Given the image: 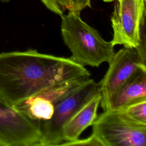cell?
Listing matches in <instances>:
<instances>
[{"mask_svg":"<svg viewBox=\"0 0 146 146\" xmlns=\"http://www.w3.org/2000/svg\"><path fill=\"white\" fill-rule=\"evenodd\" d=\"M90 76H81L58 83L14 107L34 120H47L51 117L56 107L87 82Z\"/></svg>","mask_w":146,"mask_h":146,"instance_id":"obj_7","label":"cell"},{"mask_svg":"<svg viewBox=\"0 0 146 146\" xmlns=\"http://www.w3.org/2000/svg\"><path fill=\"white\" fill-rule=\"evenodd\" d=\"M39 121L0 99V146L40 145Z\"/></svg>","mask_w":146,"mask_h":146,"instance_id":"obj_6","label":"cell"},{"mask_svg":"<svg viewBox=\"0 0 146 146\" xmlns=\"http://www.w3.org/2000/svg\"><path fill=\"white\" fill-rule=\"evenodd\" d=\"M146 98V69L136 71L107 102L102 109L118 110L136 100Z\"/></svg>","mask_w":146,"mask_h":146,"instance_id":"obj_9","label":"cell"},{"mask_svg":"<svg viewBox=\"0 0 146 146\" xmlns=\"http://www.w3.org/2000/svg\"><path fill=\"white\" fill-rule=\"evenodd\" d=\"M103 1L106 2H112L114 0H103Z\"/></svg>","mask_w":146,"mask_h":146,"instance_id":"obj_14","label":"cell"},{"mask_svg":"<svg viewBox=\"0 0 146 146\" xmlns=\"http://www.w3.org/2000/svg\"><path fill=\"white\" fill-rule=\"evenodd\" d=\"M108 63L106 74L98 83L101 107L136 71L146 69L145 63L142 61L137 50L125 47L115 53Z\"/></svg>","mask_w":146,"mask_h":146,"instance_id":"obj_8","label":"cell"},{"mask_svg":"<svg viewBox=\"0 0 146 146\" xmlns=\"http://www.w3.org/2000/svg\"><path fill=\"white\" fill-rule=\"evenodd\" d=\"M2 1H7V0H2Z\"/></svg>","mask_w":146,"mask_h":146,"instance_id":"obj_15","label":"cell"},{"mask_svg":"<svg viewBox=\"0 0 146 146\" xmlns=\"http://www.w3.org/2000/svg\"><path fill=\"white\" fill-rule=\"evenodd\" d=\"M111 21L112 44L136 48L140 27L145 24L146 0H116Z\"/></svg>","mask_w":146,"mask_h":146,"instance_id":"obj_5","label":"cell"},{"mask_svg":"<svg viewBox=\"0 0 146 146\" xmlns=\"http://www.w3.org/2000/svg\"><path fill=\"white\" fill-rule=\"evenodd\" d=\"M90 76L70 59L36 50L0 53V99L14 106L58 83Z\"/></svg>","mask_w":146,"mask_h":146,"instance_id":"obj_1","label":"cell"},{"mask_svg":"<svg viewBox=\"0 0 146 146\" xmlns=\"http://www.w3.org/2000/svg\"><path fill=\"white\" fill-rule=\"evenodd\" d=\"M60 17L61 34L71 52V60L84 67H98L110 62L115 53L111 41L105 40L96 29L81 19L80 13L68 12Z\"/></svg>","mask_w":146,"mask_h":146,"instance_id":"obj_2","label":"cell"},{"mask_svg":"<svg viewBox=\"0 0 146 146\" xmlns=\"http://www.w3.org/2000/svg\"><path fill=\"white\" fill-rule=\"evenodd\" d=\"M61 145H99L102 146L101 143L98 140L96 136L92 135L84 139H76L74 141L64 143Z\"/></svg>","mask_w":146,"mask_h":146,"instance_id":"obj_13","label":"cell"},{"mask_svg":"<svg viewBox=\"0 0 146 146\" xmlns=\"http://www.w3.org/2000/svg\"><path fill=\"white\" fill-rule=\"evenodd\" d=\"M145 107L146 98L133 101L118 110H121L132 119L146 124Z\"/></svg>","mask_w":146,"mask_h":146,"instance_id":"obj_12","label":"cell"},{"mask_svg":"<svg viewBox=\"0 0 146 146\" xmlns=\"http://www.w3.org/2000/svg\"><path fill=\"white\" fill-rule=\"evenodd\" d=\"M100 99L101 96L99 91L86 102L64 124L62 131L63 143L74 141L79 139V136L84 130L92 125L98 116L97 111L100 104Z\"/></svg>","mask_w":146,"mask_h":146,"instance_id":"obj_10","label":"cell"},{"mask_svg":"<svg viewBox=\"0 0 146 146\" xmlns=\"http://www.w3.org/2000/svg\"><path fill=\"white\" fill-rule=\"evenodd\" d=\"M99 91L98 83L89 79L56 107L50 119L39 121L42 135L40 146L61 145L63 143L62 131L64 124Z\"/></svg>","mask_w":146,"mask_h":146,"instance_id":"obj_4","label":"cell"},{"mask_svg":"<svg viewBox=\"0 0 146 146\" xmlns=\"http://www.w3.org/2000/svg\"><path fill=\"white\" fill-rule=\"evenodd\" d=\"M52 13L62 16L66 11L80 13L84 9L91 7V0H40Z\"/></svg>","mask_w":146,"mask_h":146,"instance_id":"obj_11","label":"cell"},{"mask_svg":"<svg viewBox=\"0 0 146 146\" xmlns=\"http://www.w3.org/2000/svg\"><path fill=\"white\" fill-rule=\"evenodd\" d=\"M92 134L102 146H145L146 124L121 110H107L92 124Z\"/></svg>","mask_w":146,"mask_h":146,"instance_id":"obj_3","label":"cell"}]
</instances>
